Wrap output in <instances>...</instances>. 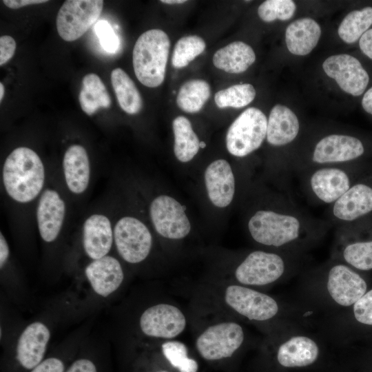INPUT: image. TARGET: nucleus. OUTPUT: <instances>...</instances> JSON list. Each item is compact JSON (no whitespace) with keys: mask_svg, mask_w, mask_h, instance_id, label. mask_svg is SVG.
<instances>
[{"mask_svg":"<svg viewBox=\"0 0 372 372\" xmlns=\"http://www.w3.org/2000/svg\"><path fill=\"white\" fill-rule=\"evenodd\" d=\"M2 178L7 194L17 203H27L41 192L45 167L36 152L28 147H19L6 158Z\"/></svg>","mask_w":372,"mask_h":372,"instance_id":"1","label":"nucleus"},{"mask_svg":"<svg viewBox=\"0 0 372 372\" xmlns=\"http://www.w3.org/2000/svg\"><path fill=\"white\" fill-rule=\"evenodd\" d=\"M309 225H313L287 202L282 209L256 211L247 224L248 230L255 241L276 247L297 240Z\"/></svg>","mask_w":372,"mask_h":372,"instance_id":"2","label":"nucleus"},{"mask_svg":"<svg viewBox=\"0 0 372 372\" xmlns=\"http://www.w3.org/2000/svg\"><path fill=\"white\" fill-rule=\"evenodd\" d=\"M170 41L162 30L145 31L136 40L132 52L135 75L145 86L156 87L165 79Z\"/></svg>","mask_w":372,"mask_h":372,"instance_id":"3","label":"nucleus"},{"mask_svg":"<svg viewBox=\"0 0 372 372\" xmlns=\"http://www.w3.org/2000/svg\"><path fill=\"white\" fill-rule=\"evenodd\" d=\"M267 118L259 109L251 107L243 111L231 124L226 135L228 152L245 157L258 149L267 136Z\"/></svg>","mask_w":372,"mask_h":372,"instance_id":"4","label":"nucleus"},{"mask_svg":"<svg viewBox=\"0 0 372 372\" xmlns=\"http://www.w3.org/2000/svg\"><path fill=\"white\" fill-rule=\"evenodd\" d=\"M103 6L101 0L65 1L56 19L59 36L65 41L80 38L99 19Z\"/></svg>","mask_w":372,"mask_h":372,"instance_id":"5","label":"nucleus"},{"mask_svg":"<svg viewBox=\"0 0 372 372\" xmlns=\"http://www.w3.org/2000/svg\"><path fill=\"white\" fill-rule=\"evenodd\" d=\"M114 240L119 255L130 263H138L149 255L152 237L146 225L136 218L124 216L114 227Z\"/></svg>","mask_w":372,"mask_h":372,"instance_id":"6","label":"nucleus"},{"mask_svg":"<svg viewBox=\"0 0 372 372\" xmlns=\"http://www.w3.org/2000/svg\"><path fill=\"white\" fill-rule=\"evenodd\" d=\"M306 172V187L320 203L333 205L353 185L349 173L341 165L319 166Z\"/></svg>","mask_w":372,"mask_h":372,"instance_id":"7","label":"nucleus"},{"mask_svg":"<svg viewBox=\"0 0 372 372\" xmlns=\"http://www.w3.org/2000/svg\"><path fill=\"white\" fill-rule=\"evenodd\" d=\"M243 340L242 327L236 322H227L208 327L197 338L196 345L204 359L216 360L231 356Z\"/></svg>","mask_w":372,"mask_h":372,"instance_id":"8","label":"nucleus"},{"mask_svg":"<svg viewBox=\"0 0 372 372\" xmlns=\"http://www.w3.org/2000/svg\"><path fill=\"white\" fill-rule=\"evenodd\" d=\"M185 209V206L171 196L161 195L155 198L151 203L149 214L156 231L169 239L185 237L191 230Z\"/></svg>","mask_w":372,"mask_h":372,"instance_id":"9","label":"nucleus"},{"mask_svg":"<svg viewBox=\"0 0 372 372\" xmlns=\"http://www.w3.org/2000/svg\"><path fill=\"white\" fill-rule=\"evenodd\" d=\"M282 258L271 252L255 251L250 253L235 271L238 281L247 285H265L278 280L284 273Z\"/></svg>","mask_w":372,"mask_h":372,"instance_id":"10","label":"nucleus"},{"mask_svg":"<svg viewBox=\"0 0 372 372\" xmlns=\"http://www.w3.org/2000/svg\"><path fill=\"white\" fill-rule=\"evenodd\" d=\"M364 152L360 140L345 134H330L321 138L315 145L311 161L313 167L338 165L360 157Z\"/></svg>","mask_w":372,"mask_h":372,"instance_id":"11","label":"nucleus"},{"mask_svg":"<svg viewBox=\"0 0 372 372\" xmlns=\"http://www.w3.org/2000/svg\"><path fill=\"white\" fill-rule=\"evenodd\" d=\"M225 299L229 306L249 320H267L278 311V305L271 297L242 286H229Z\"/></svg>","mask_w":372,"mask_h":372,"instance_id":"12","label":"nucleus"},{"mask_svg":"<svg viewBox=\"0 0 372 372\" xmlns=\"http://www.w3.org/2000/svg\"><path fill=\"white\" fill-rule=\"evenodd\" d=\"M322 68L343 91L354 96L361 95L369 83L367 72L356 58L349 54L331 56L324 61Z\"/></svg>","mask_w":372,"mask_h":372,"instance_id":"13","label":"nucleus"},{"mask_svg":"<svg viewBox=\"0 0 372 372\" xmlns=\"http://www.w3.org/2000/svg\"><path fill=\"white\" fill-rule=\"evenodd\" d=\"M140 326L142 331L148 336L172 338L184 330L186 320L176 307L159 304L148 308L143 313Z\"/></svg>","mask_w":372,"mask_h":372,"instance_id":"14","label":"nucleus"},{"mask_svg":"<svg viewBox=\"0 0 372 372\" xmlns=\"http://www.w3.org/2000/svg\"><path fill=\"white\" fill-rule=\"evenodd\" d=\"M366 287L365 280L345 265H335L329 271L328 291L342 306L355 304L366 293Z\"/></svg>","mask_w":372,"mask_h":372,"instance_id":"15","label":"nucleus"},{"mask_svg":"<svg viewBox=\"0 0 372 372\" xmlns=\"http://www.w3.org/2000/svg\"><path fill=\"white\" fill-rule=\"evenodd\" d=\"M65 214V204L60 194L48 188L41 194L37 207L36 216L41 238L47 242L59 236Z\"/></svg>","mask_w":372,"mask_h":372,"instance_id":"16","label":"nucleus"},{"mask_svg":"<svg viewBox=\"0 0 372 372\" xmlns=\"http://www.w3.org/2000/svg\"><path fill=\"white\" fill-rule=\"evenodd\" d=\"M372 211V187L364 183L353 185L331 205L333 219L342 224L360 218Z\"/></svg>","mask_w":372,"mask_h":372,"instance_id":"17","label":"nucleus"},{"mask_svg":"<svg viewBox=\"0 0 372 372\" xmlns=\"http://www.w3.org/2000/svg\"><path fill=\"white\" fill-rule=\"evenodd\" d=\"M205 182L211 202L218 207H225L233 200L235 178L230 164L218 159L209 165L205 172Z\"/></svg>","mask_w":372,"mask_h":372,"instance_id":"18","label":"nucleus"},{"mask_svg":"<svg viewBox=\"0 0 372 372\" xmlns=\"http://www.w3.org/2000/svg\"><path fill=\"white\" fill-rule=\"evenodd\" d=\"M114 239V229L107 216L102 214L90 215L83 227V243L86 254L96 260L107 256Z\"/></svg>","mask_w":372,"mask_h":372,"instance_id":"19","label":"nucleus"},{"mask_svg":"<svg viewBox=\"0 0 372 372\" xmlns=\"http://www.w3.org/2000/svg\"><path fill=\"white\" fill-rule=\"evenodd\" d=\"M50 336L49 329L41 322H33L24 329L17 348V358L22 366L32 369L41 363Z\"/></svg>","mask_w":372,"mask_h":372,"instance_id":"20","label":"nucleus"},{"mask_svg":"<svg viewBox=\"0 0 372 372\" xmlns=\"http://www.w3.org/2000/svg\"><path fill=\"white\" fill-rule=\"evenodd\" d=\"M85 272L94 291L103 297L116 290L123 280L120 262L110 256L93 260L86 267Z\"/></svg>","mask_w":372,"mask_h":372,"instance_id":"21","label":"nucleus"},{"mask_svg":"<svg viewBox=\"0 0 372 372\" xmlns=\"http://www.w3.org/2000/svg\"><path fill=\"white\" fill-rule=\"evenodd\" d=\"M63 170L66 185L72 193L79 195L85 192L90 180V163L83 146L74 144L66 149Z\"/></svg>","mask_w":372,"mask_h":372,"instance_id":"22","label":"nucleus"},{"mask_svg":"<svg viewBox=\"0 0 372 372\" xmlns=\"http://www.w3.org/2000/svg\"><path fill=\"white\" fill-rule=\"evenodd\" d=\"M300 123L297 116L287 106L277 104L267 119V141L275 147L285 146L297 137Z\"/></svg>","mask_w":372,"mask_h":372,"instance_id":"23","label":"nucleus"},{"mask_svg":"<svg viewBox=\"0 0 372 372\" xmlns=\"http://www.w3.org/2000/svg\"><path fill=\"white\" fill-rule=\"evenodd\" d=\"M321 34L320 25L311 18H302L290 23L285 31V42L293 54H309L318 43Z\"/></svg>","mask_w":372,"mask_h":372,"instance_id":"24","label":"nucleus"},{"mask_svg":"<svg viewBox=\"0 0 372 372\" xmlns=\"http://www.w3.org/2000/svg\"><path fill=\"white\" fill-rule=\"evenodd\" d=\"M317 344L306 336H294L282 344L278 351V360L285 367L305 366L318 358Z\"/></svg>","mask_w":372,"mask_h":372,"instance_id":"25","label":"nucleus"},{"mask_svg":"<svg viewBox=\"0 0 372 372\" xmlns=\"http://www.w3.org/2000/svg\"><path fill=\"white\" fill-rule=\"evenodd\" d=\"M216 68L230 74L246 71L256 61L252 48L242 41H234L217 50L213 56Z\"/></svg>","mask_w":372,"mask_h":372,"instance_id":"26","label":"nucleus"},{"mask_svg":"<svg viewBox=\"0 0 372 372\" xmlns=\"http://www.w3.org/2000/svg\"><path fill=\"white\" fill-rule=\"evenodd\" d=\"M82 110L88 116L94 114L101 108H108L111 99L101 78L94 73L85 75L79 95Z\"/></svg>","mask_w":372,"mask_h":372,"instance_id":"27","label":"nucleus"},{"mask_svg":"<svg viewBox=\"0 0 372 372\" xmlns=\"http://www.w3.org/2000/svg\"><path fill=\"white\" fill-rule=\"evenodd\" d=\"M111 83L121 108L129 114H136L142 109L141 95L135 83L121 68L114 69Z\"/></svg>","mask_w":372,"mask_h":372,"instance_id":"28","label":"nucleus"},{"mask_svg":"<svg viewBox=\"0 0 372 372\" xmlns=\"http://www.w3.org/2000/svg\"><path fill=\"white\" fill-rule=\"evenodd\" d=\"M172 127L174 154L179 161L189 162L198 153L200 141L193 130L191 122L185 116L176 117L173 120Z\"/></svg>","mask_w":372,"mask_h":372,"instance_id":"29","label":"nucleus"},{"mask_svg":"<svg viewBox=\"0 0 372 372\" xmlns=\"http://www.w3.org/2000/svg\"><path fill=\"white\" fill-rule=\"evenodd\" d=\"M210 94V86L207 82L202 79L189 80L179 89L176 103L183 111L196 113L203 108Z\"/></svg>","mask_w":372,"mask_h":372,"instance_id":"30","label":"nucleus"},{"mask_svg":"<svg viewBox=\"0 0 372 372\" xmlns=\"http://www.w3.org/2000/svg\"><path fill=\"white\" fill-rule=\"evenodd\" d=\"M372 25V7H366L349 12L342 21L338 32L347 43L360 39Z\"/></svg>","mask_w":372,"mask_h":372,"instance_id":"31","label":"nucleus"},{"mask_svg":"<svg viewBox=\"0 0 372 372\" xmlns=\"http://www.w3.org/2000/svg\"><path fill=\"white\" fill-rule=\"evenodd\" d=\"M256 92L249 83L236 84L217 92L214 101L219 108H241L252 102Z\"/></svg>","mask_w":372,"mask_h":372,"instance_id":"32","label":"nucleus"},{"mask_svg":"<svg viewBox=\"0 0 372 372\" xmlns=\"http://www.w3.org/2000/svg\"><path fill=\"white\" fill-rule=\"evenodd\" d=\"M205 48V41L198 36L189 35L180 38L174 46L172 57V65L175 68L186 67L203 53Z\"/></svg>","mask_w":372,"mask_h":372,"instance_id":"33","label":"nucleus"},{"mask_svg":"<svg viewBox=\"0 0 372 372\" xmlns=\"http://www.w3.org/2000/svg\"><path fill=\"white\" fill-rule=\"evenodd\" d=\"M162 351L170 364L180 372H197V362L187 357V349L183 343L166 342L162 344Z\"/></svg>","mask_w":372,"mask_h":372,"instance_id":"34","label":"nucleus"},{"mask_svg":"<svg viewBox=\"0 0 372 372\" xmlns=\"http://www.w3.org/2000/svg\"><path fill=\"white\" fill-rule=\"evenodd\" d=\"M296 10V5L291 0H267L259 6L258 14L265 22L287 21L293 16Z\"/></svg>","mask_w":372,"mask_h":372,"instance_id":"35","label":"nucleus"},{"mask_svg":"<svg viewBox=\"0 0 372 372\" xmlns=\"http://www.w3.org/2000/svg\"><path fill=\"white\" fill-rule=\"evenodd\" d=\"M344 260L360 270L372 269V240L347 245L343 250Z\"/></svg>","mask_w":372,"mask_h":372,"instance_id":"36","label":"nucleus"},{"mask_svg":"<svg viewBox=\"0 0 372 372\" xmlns=\"http://www.w3.org/2000/svg\"><path fill=\"white\" fill-rule=\"evenodd\" d=\"M95 32L103 48L114 52L118 46V39L110 25L105 21H99L95 25Z\"/></svg>","mask_w":372,"mask_h":372,"instance_id":"37","label":"nucleus"},{"mask_svg":"<svg viewBox=\"0 0 372 372\" xmlns=\"http://www.w3.org/2000/svg\"><path fill=\"white\" fill-rule=\"evenodd\" d=\"M353 313L359 322L372 325V289L365 293L354 304Z\"/></svg>","mask_w":372,"mask_h":372,"instance_id":"38","label":"nucleus"},{"mask_svg":"<svg viewBox=\"0 0 372 372\" xmlns=\"http://www.w3.org/2000/svg\"><path fill=\"white\" fill-rule=\"evenodd\" d=\"M16 42L8 35L0 37V65L2 66L10 61L14 54Z\"/></svg>","mask_w":372,"mask_h":372,"instance_id":"39","label":"nucleus"},{"mask_svg":"<svg viewBox=\"0 0 372 372\" xmlns=\"http://www.w3.org/2000/svg\"><path fill=\"white\" fill-rule=\"evenodd\" d=\"M64 365L58 358H50L36 366L31 372H63Z\"/></svg>","mask_w":372,"mask_h":372,"instance_id":"40","label":"nucleus"},{"mask_svg":"<svg viewBox=\"0 0 372 372\" xmlns=\"http://www.w3.org/2000/svg\"><path fill=\"white\" fill-rule=\"evenodd\" d=\"M67 372H96V369L90 360L79 359L71 365Z\"/></svg>","mask_w":372,"mask_h":372,"instance_id":"41","label":"nucleus"},{"mask_svg":"<svg viewBox=\"0 0 372 372\" xmlns=\"http://www.w3.org/2000/svg\"><path fill=\"white\" fill-rule=\"evenodd\" d=\"M359 45L362 53L372 59V28L362 36L359 41Z\"/></svg>","mask_w":372,"mask_h":372,"instance_id":"42","label":"nucleus"},{"mask_svg":"<svg viewBox=\"0 0 372 372\" xmlns=\"http://www.w3.org/2000/svg\"><path fill=\"white\" fill-rule=\"evenodd\" d=\"M48 1L46 0H3V3L9 8L17 9L28 5L40 4Z\"/></svg>","mask_w":372,"mask_h":372,"instance_id":"43","label":"nucleus"},{"mask_svg":"<svg viewBox=\"0 0 372 372\" xmlns=\"http://www.w3.org/2000/svg\"><path fill=\"white\" fill-rule=\"evenodd\" d=\"M9 256V248L7 241L3 235L0 234V267H3Z\"/></svg>","mask_w":372,"mask_h":372,"instance_id":"44","label":"nucleus"},{"mask_svg":"<svg viewBox=\"0 0 372 372\" xmlns=\"http://www.w3.org/2000/svg\"><path fill=\"white\" fill-rule=\"evenodd\" d=\"M362 105L367 113L372 115V87L364 94L362 99Z\"/></svg>","mask_w":372,"mask_h":372,"instance_id":"45","label":"nucleus"},{"mask_svg":"<svg viewBox=\"0 0 372 372\" xmlns=\"http://www.w3.org/2000/svg\"><path fill=\"white\" fill-rule=\"evenodd\" d=\"M161 3L166 4H180L187 2L185 0H161Z\"/></svg>","mask_w":372,"mask_h":372,"instance_id":"46","label":"nucleus"},{"mask_svg":"<svg viewBox=\"0 0 372 372\" xmlns=\"http://www.w3.org/2000/svg\"><path fill=\"white\" fill-rule=\"evenodd\" d=\"M4 92H5L4 86L3 83L1 82L0 83V101H1L3 98Z\"/></svg>","mask_w":372,"mask_h":372,"instance_id":"47","label":"nucleus"},{"mask_svg":"<svg viewBox=\"0 0 372 372\" xmlns=\"http://www.w3.org/2000/svg\"><path fill=\"white\" fill-rule=\"evenodd\" d=\"M199 147L204 149L206 147V143L204 141H200Z\"/></svg>","mask_w":372,"mask_h":372,"instance_id":"48","label":"nucleus"},{"mask_svg":"<svg viewBox=\"0 0 372 372\" xmlns=\"http://www.w3.org/2000/svg\"><path fill=\"white\" fill-rule=\"evenodd\" d=\"M161 372H166V371H161Z\"/></svg>","mask_w":372,"mask_h":372,"instance_id":"49","label":"nucleus"}]
</instances>
